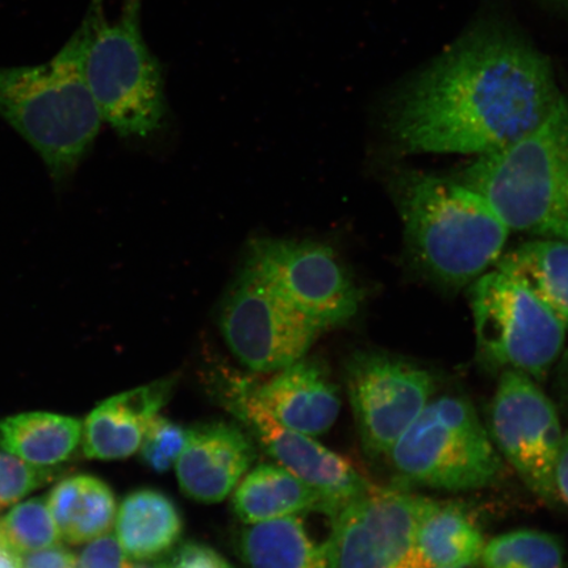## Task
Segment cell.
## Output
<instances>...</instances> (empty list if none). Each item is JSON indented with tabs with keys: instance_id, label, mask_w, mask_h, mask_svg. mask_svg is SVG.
Returning <instances> with one entry per match:
<instances>
[{
	"instance_id": "21",
	"label": "cell",
	"mask_w": 568,
	"mask_h": 568,
	"mask_svg": "<svg viewBox=\"0 0 568 568\" xmlns=\"http://www.w3.org/2000/svg\"><path fill=\"white\" fill-rule=\"evenodd\" d=\"M495 268L529 288L568 329V243L536 239L503 253Z\"/></svg>"
},
{
	"instance_id": "26",
	"label": "cell",
	"mask_w": 568,
	"mask_h": 568,
	"mask_svg": "<svg viewBox=\"0 0 568 568\" xmlns=\"http://www.w3.org/2000/svg\"><path fill=\"white\" fill-rule=\"evenodd\" d=\"M333 546L336 568H390L354 501L347 504L333 521Z\"/></svg>"
},
{
	"instance_id": "20",
	"label": "cell",
	"mask_w": 568,
	"mask_h": 568,
	"mask_svg": "<svg viewBox=\"0 0 568 568\" xmlns=\"http://www.w3.org/2000/svg\"><path fill=\"white\" fill-rule=\"evenodd\" d=\"M63 541L90 542L109 531L116 517V501L101 479L77 475L63 479L47 497Z\"/></svg>"
},
{
	"instance_id": "13",
	"label": "cell",
	"mask_w": 568,
	"mask_h": 568,
	"mask_svg": "<svg viewBox=\"0 0 568 568\" xmlns=\"http://www.w3.org/2000/svg\"><path fill=\"white\" fill-rule=\"evenodd\" d=\"M257 458L251 435L239 425L211 422L187 430L175 473L182 491L199 503L223 501Z\"/></svg>"
},
{
	"instance_id": "1",
	"label": "cell",
	"mask_w": 568,
	"mask_h": 568,
	"mask_svg": "<svg viewBox=\"0 0 568 568\" xmlns=\"http://www.w3.org/2000/svg\"><path fill=\"white\" fill-rule=\"evenodd\" d=\"M564 97L548 57L487 18L396 90L387 130L404 154L479 158L535 131Z\"/></svg>"
},
{
	"instance_id": "10",
	"label": "cell",
	"mask_w": 568,
	"mask_h": 568,
	"mask_svg": "<svg viewBox=\"0 0 568 568\" xmlns=\"http://www.w3.org/2000/svg\"><path fill=\"white\" fill-rule=\"evenodd\" d=\"M245 264L323 331L358 314L361 290L328 245L293 239L253 241Z\"/></svg>"
},
{
	"instance_id": "9",
	"label": "cell",
	"mask_w": 568,
	"mask_h": 568,
	"mask_svg": "<svg viewBox=\"0 0 568 568\" xmlns=\"http://www.w3.org/2000/svg\"><path fill=\"white\" fill-rule=\"evenodd\" d=\"M213 389L223 406L243 423L248 435L270 456L324 496L333 516L373 486L349 460L326 449L314 437L276 420L260 400L252 378L222 372L215 376Z\"/></svg>"
},
{
	"instance_id": "14",
	"label": "cell",
	"mask_w": 568,
	"mask_h": 568,
	"mask_svg": "<svg viewBox=\"0 0 568 568\" xmlns=\"http://www.w3.org/2000/svg\"><path fill=\"white\" fill-rule=\"evenodd\" d=\"M255 393L276 420L311 437L328 432L339 414L337 387L316 359L303 357L272 379L255 382Z\"/></svg>"
},
{
	"instance_id": "8",
	"label": "cell",
	"mask_w": 568,
	"mask_h": 568,
	"mask_svg": "<svg viewBox=\"0 0 568 568\" xmlns=\"http://www.w3.org/2000/svg\"><path fill=\"white\" fill-rule=\"evenodd\" d=\"M217 325L234 357L261 374L295 364L324 332L246 264L225 290Z\"/></svg>"
},
{
	"instance_id": "29",
	"label": "cell",
	"mask_w": 568,
	"mask_h": 568,
	"mask_svg": "<svg viewBox=\"0 0 568 568\" xmlns=\"http://www.w3.org/2000/svg\"><path fill=\"white\" fill-rule=\"evenodd\" d=\"M75 559L77 568H132L133 566L118 537L112 532H104L92 539Z\"/></svg>"
},
{
	"instance_id": "32",
	"label": "cell",
	"mask_w": 568,
	"mask_h": 568,
	"mask_svg": "<svg viewBox=\"0 0 568 568\" xmlns=\"http://www.w3.org/2000/svg\"><path fill=\"white\" fill-rule=\"evenodd\" d=\"M554 483L560 500L568 506V432L565 433L560 444L556 470H554Z\"/></svg>"
},
{
	"instance_id": "34",
	"label": "cell",
	"mask_w": 568,
	"mask_h": 568,
	"mask_svg": "<svg viewBox=\"0 0 568 568\" xmlns=\"http://www.w3.org/2000/svg\"><path fill=\"white\" fill-rule=\"evenodd\" d=\"M395 568H449L436 567L426 562V560L415 549L412 550L406 558H403Z\"/></svg>"
},
{
	"instance_id": "12",
	"label": "cell",
	"mask_w": 568,
	"mask_h": 568,
	"mask_svg": "<svg viewBox=\"0 0 568 568\" xmlns=\"http://www.w3.org/2000/svg\"><path fill=\"white\" fill-rule=\"evenodd\" d=\"M491 438L532 494L557 503L554 470L565 433L556 407L527 374L503 372L491 408Z\"/></svg>"
},
{
	"instance_id": "11",
	"label": "cell",
	"mask_w": 568,
	"mask_h": 568,
	"mask_svg": "<svg viewBox=\"0 0 568 568\" xmlns=\"http://www.w3.org/2000/svg\"><path fill=\"white\" fill-rule=\"evenodd\" d=\"M345 379L362 445L373 457L388 456L437 389L426 368L375 351L352 355Z\"/></svg>"
},
{
	"instance_id": "35",
	"label": "cell",
	"mask_w": 568,
	"mask_h": 568,
	"mask_svg": "<svg viewBox=\"0 0 568 568\" xmlns=\"http://www.w3.org/2000/svg\"><path fill=\"white\" fill-rule=\"evenodd\" d=\"M0 568H20V556L0 544Z\"/></svg>"
},
{
	"instance_id": "6",
	"label": "cell",
	"mask_w": 568,
	"mask_h": 568,
	"mask_svg": "<svg viewBox=\"0 0 568 568\" xmlns=\"http://www.w3.org/2000/svg\"><path fill=\"white\" fill-rule=\"evenodd\" d=\"M388 457L402 479L453 493L493 485L503 468L473 404L452 395L426 404Z\"/></svg>"
},
{
	"instance_id": "33",
	"label": "cell",
	"mask_w": 568,
	"mask_h": 568,
	"mask_svg": "<svg viewBox=\"0 0 568 568\" xmlns=\"http://www.w3.org/2000/svg\"><path fill=\"white\" fill-rule=\"evenodd\" d=\"M556 385L560 399L568 406V347L558 359Z\"/></svg>"
},
{
	"instance_id": "7",
	"label": "cell",
	"mask_w": 568,
	"mask_h": 568,
	"mask_svg": "<svg viewBox=\"0 0 568 568\" xmlns=\"http://www.w3.org/2000/svg\"><path fill=\"white\" fill-rule=\"evenodd\" d=\"M479 358L542 382L565 351L566 326L514 276L491 268L471 283Z\"/></svg>"
},
{
	"instance_id": "31",
	"label": "cell",
	"mask_w": 568,
	"mask_h": 568,
	"mask_svg": "<svg viewBox=\"0 0 568 568\" xmlns=\"http://www.w3.org/2000/svg\"><path fill=\"white\" fill-rule=\"evenodd\" d=\"M20 568H77V559L60 545L20 556Z\"/></svg>"
},
{
	"instance_id": "24",
	"label": "cell",
	"mask_w": 568,
	"mask_h": 568,
	"mask_svg": "<svg viewBox=\"0 0 568 568\" xmlns=\"http://www.w3.org/2000/svg\"><path fill=\"white\" fill-rule=\"evenodd\" d=\"M480 560L485 568H564L565 551L550 532L521 529L493 538Z\"/></svg>"
},
{
	"instance_id": "3",
	"label": "cell",
	"mask_w": 568,
	"mask_h": 568,
	"mask_svg": "<svg viewBox=\"0 0 568 568\" xmlns=\"http://www.w3.org/2000/svg\"><path fill=\"white\" fill-rule=\"evenodd\" d=\"M87 28L81 24L51 61L0 68V116L60 181L80 165L104 123L83 74Z\"/></svg>"
},
{
	"instance_id": "5",
	"label": "cell",
	"mask_w": 568,
	"mask_h": 568,
	"mask_svg": "<svg viewBox=\"0 0 568 568\" xmlns=\"http://www.w3.org/2000/svg\"><path fill=\"white\" fill-rule=\"evenodd\" d=\"M142 0H125L115 21L106 20L104 0H91L83 74L104 123L120 138L148 139L165 124V78L141 30Z\"/></svg>"
},
{
	"instance_id": "4",
	"label": "cell",
	"mask_w": 568,
	"mask_h": 568,
	"mask_svg": "<svg viewBox=\"0 0 568 568\" xmlns=\"http://www.w3.org/2000/svg\"><path fill=\"white\" fill-rule=\"evenodd\" d=\"M457 180L485 196L510 232L568 243V99L527 136L475 158Z\"/></svg>"
},
{
	"instance_id": "30",
	"label": "cell",
	"mask_w": 568,
	"mask_h": 568,
	"mask_svg": "<svg viewBox=\"0 0 568 568\" xmlns=\"http://www.w3.org/2000/svg\"><path fill=\"white\" fill-rule=\"evenodd\" d=\"M163 565L165 568H236L210 546L195 542L181 546Z\"/></svg>"
},
{
	"instance_id": "15",
	"label": "cell",
	"mask_w": 568,
	"mask_h": 568,
	"mask_svg": "<svg viewBox=\"0 0 568 568\" xmlns=\"http://www.w3.org/2000/svg\"><path fill=\"white\" fill-rule=\"evenodd\" d=\"M174 385V379L155 381L99 404L84 423V456L101 460L133 456L149 424L166 406Z\"/></svg>"
},
{
	"instance_id": "25",
	"label": "cell",
	"mask_w": 568,
	"mask_h": 568,
	"mask_svg": "<svg viewBox=\"0 0 568 568\" xmlns=\"http://www.w3.org/2000/svg\"><path fill=\"white\" fill-rule=\"evenodd\" d=\"M60 539L47 497L21 503L0 520V544L19 556L51 548Z\"/></svg>"
},
{
	"instance_id": "19",
	"label": "cell",
	"mask_w": 568,
	"mask_h": 568,
	"mask_svg": "<svg viewBox=\"0 0 568 568\" xmlns=\"http://www.w3.org/2000/svg\"><path fill=\"white\" fill-rule=\"evenodd\" d=\"M485 537L473 517L454 503L428 499L418 523L415 550L436 567L468 568L477 565Z\"/></svg>"
},
{
	"instance_id": "16",
	"label": "cell",
	"mask_w": 568,
	"mask_h": 568,
	"mask_svg": "<svg viewBox=\"0 0 568 568\" xmlns=\"http://www.w3.org/2000/svg\"><path fill=\"white\" fill-rule=\"evenodd\" d=\"M233 510L245 525L311 513L335 520L324 496L281 465L264 464L246 473L234 488Z\"/></svg>"
},
{
	"instance_id": "36",
	"label": "cell",
	"mask_w": 568,
	"mask_h": 568,
	"mask_svg": "<svg viewBox=\"0 0 568 568\" xmlns=\"http://www.w3.org/2000/svg\"><path fill=\"white\" fill-rule=\"evenodd\" d=\"M546 2L559 7V9L568 10V0H546Z\"/></svg>"
},
{
	"instance_id": "27",
	"label": "cell",
	"mask_w": 568,
	"mask_h": 568,
	"mask_svg": "<svg viewBox=\"0 0 568 568\" xmlns=\"http://www.w3.org/2000/svg\"><path fill=\"white\" fill-rule=\"evenodd\" d=\"M187 442V430L163 416L149 424L140 445V456L151 470L163 474L175 467Z\"/></svg>"
},
{
	"instance_id": "23",
	"label": "cell",
	"mask_w": 568,
	"mask_h": 568,
	"mask_svg": "<svg viewBox=\"0 0 568 568\" xmlns=\"http://www.w3.org/2000/svg\"><path fill=\"white\" fill-rule=\"evenodd\" d=\"M81 436L82 425L75 418L47 412H30L0 422V446L40 467L68 460Z\"/></svg>"
},
{
	"instance_id": "37",
	"label": "cell",
	"mask_w": 568,
	"mask_h": 568,
	"mask_svg": "<svg viewBox=\"0 0 568 568\" xmlns=\"http://www.w3.org/2000/svg\"><path fill=\"white\" fill-rule=\"evenodd\" d=\"M132 568H165V565H163V564H158V565L140 564V565H133Z\"/></svg>"
},
{
	"instance_id": "17",
	"label": "cell",
	"mask_w": 568,
	"mask_h": 568,
	"mask_svg": "<svg viewBox=\"0 0 568 568\" xmlns=\"http://www.w3.org/2000/svg\"><path fill=\"white\" fill-rule=\"evenodd\" d=\"M239 552L247 568H336L333 530L318 541L300 515L247 525Z\"/></svg>"
},
{
	"instance_id": "18",
	"label": "cell",
	"mask_w": 568,
	"mask_h": 568,
	"mask_svg": "<svg viewBox=\"0 0 568 568\" xmlns=\"http://www.w3.org/2000/svg\"><path fill=\"white\" fill-rule=\"evenodd\" d=\"M115 518L120 545L128 557L140 562L165 556L183 531L182 516L174 501L151 488L128 495Z\"/></svg>"
},
{
	"instance_id": "2",
	"label": "cell",
	"mask_w": 568,
	"mask_h": 568,
	"mask_svg": "<svg viewBox=\"0 0 568 568\" xmlns=\"http://www.w3.org/2000/svg\"><path fill=\"white\" fill-rule=\"evenodd\" d=\"M393 195L409 251L433 280L464 287L500 260L510 231L478 191L408 170L395 178Z\"/></svg>"
},
{
	"instance_id": "28",
	"label": "cell",
	"mask_w": 568,
	"mask_h": 568,
	"mask_svg": "<svg viewBox=\"0 0 568 568\" xmlns=\"http://www.w3.org/2000/svg\"><path fill=\"white\" fill-rule=\"evenodd\" d=\"M53 479L48 467L28 464L9 452H0V507H9Z\"/></svg>"
},
{
	"instance_id": "22",
	"label": "cell",
	"mask_w": 568,
	"mask_h": 568,
	"mask_svg": "<svg viewBox=\"0 0 568 568\" xmlns=\"http://www.w3.org/2000/svg\"><path fill=\"white\" fill-rule=\"evenodd\" d=\"M428 497L372 486L354 500L362 521L385 554L390 568L415 549L418 523Z\"/></svg>"
}]
</instances>
